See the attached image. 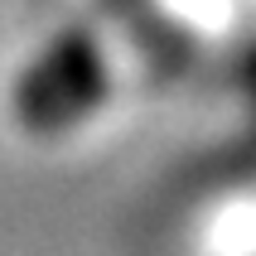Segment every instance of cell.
I'll use <instances>...</instances> for the list:
<instances>
[{"instance_id": "1", "label": "cell", "mask_w": 256, "mask_h": 256, "mask_svg": "<svg viewBox=\"0 0 256 256\" xmlns=\"http://www.w3.org/2000/svg\"><path fill=\"white\" fill-rule=\"evenodd\" d=\"M102 92V63L87 39H63L54 54H44L29 68L24 87H20V116L34 130H58L68 126L78 112H87Z\"/></svg>"}]
</instances>
